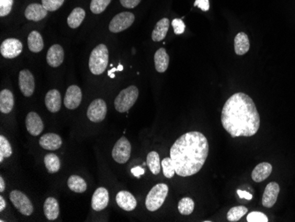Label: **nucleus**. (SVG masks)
Returning <instances> with one entry per match:
<instances>
[{"label":"nucleus","mask_w":295,"mask_h":222,"mask_svg":"<svg viewBox=\"0 0 295 222\" xmlns=\"http://www.w3.org/2000/svg\"><path fill=\"white\" fill-rule=\"evenodd\" d=\"M61 95L58 90L48 91L45 96V105L50 113H58L61 108Z\"/></svg>","instance_id":"nucleus-20"},{"label":"nucleus","mask_w":295,"mask_h":222,"mask_svg":"<svg viewBox=\"0 0 295 222\" xmlns=\"http://www.w3.org/2000/svg\"><path fill=\"white\" fill-rule=\"evenodd\" d=\"M162 168H163V175L166 178H173L175 173V169L173 168V162L171 158H164L161 162Z\"/></svg>","instance_id":"nucleus-36"},{"label":"nucleus","mask_w":295,"mask_h":222,"mask_svg":"<svg viewBox=\"0 0 295 222\" xmlns=\"http://www.w3.org/2000/svg\"><path fill=\"white\" fill-rule=\"evenodd\" d=\"M147 164L150 168V171L153 174H159L161 171V162L160 158L157 151H150L147 156Z\"/></svg>","instance_id":"nucleus-30"},{"label":"nucleus","mask_w":295,"mask_h":222,"mask_svg":"<svg viewBox=\"0 0 295 222\" xmlns=\"http://www.w3.org/2000/svg\"><path fill=\"white\" fill-rule=\"evenodd\" d=\"M279 191H280V188L277 182H274V181L270 182L264 190L263 200H262L263 205L267 208L272 207L277 202Z\"/></svg>","instance_id":"nucleus-15"},{"label":"nucleus","mask_w":295,"mask_h":222,"mask_svg":"<svg viewBox=\"0 0 295 222\" xmlns=\"http://www.w3.org/2000/svg\"><path fill=\"white\" fill-rule=\"evenodd\" d=\"M116 202L120 208L131 212L136 208L137 201L136 197L128 191H119L116 196Z\"/></svg>","instance_id":"nucleus-16"},{"label":"nucleus","mask_w":295,"mask_h":222,"mask_svg":"<svg viewBox=\"0 0 295 222\" xmlns=\"http://www.w3.org/2000/svg\"><path fill=\"white\" fill-rule=\"evenodd\" d=\"M65 0H42V5L50 12L59 9L64 4Z\"/></svg>","instance_id":"nucleus-37"},{"label":"nucleus","mask_w":295,"mask_h":222,"mask_svg":"<svg viewBox=\"0 0 295 222\" xmlns=\"http://www.w3.org/2000/svg\"><path fill=\"white\" fill-rule=\"evenodd\" d=\"M237 193H238V195H239V197H240L241 198H245V199L247 200H251L252 199V197H253V196L251 195L250 193H249V192H247V191L238 190V191H237Z\"/></svg>","instance_id":"nucleus-43"},{"label":"nucleus","mask_w":295,"mask_h":222,"mask_svg":"<svg viewBox=\"0 0 295 222\" xmlns=\"http://www.w3.org/2000/svg\"><path fill=\"white\" fill-rule=\"evenodd\" d=\"M170 58L164 48H160L155 53V68L159 73H164L169 67Z\"/></svg>","instance_id":"nucleus-23"},{"label":"nucleus","mask_w":295,"mask_h":222,"mask_svg":"<svg viewBox=\"0 0 295 222\" xmlns=\"http://www.w3.org/2000/svg\"><path fill=\"white\" fill-rule=\"evenodd\" d=\"M250 42L249 36L244 32L237 34L234 38V50L237 55H244L250 50Z\"/></svg>","instance_id":"nucleus-25"},{"label":"nucleus","mask_w":295,"mask_h":222,"mask_svg":"<svg viewBox=\"0 0 295 222\" xmlns=\"http://www.w3.org/2000/svg\"><path fill=\"white\" fill-rule=\"evenodd\" d=\"M119 1L124 7L132 9L136 7L137 5L140 4L141 0H119Z\"/></svg>","instance_id":"nucleus-41"},{"label":"nucleus","mask_w":295,"mask_h":222,"mask_svg":"<svg viewBox=\"0 0 295 222\" xmlns=\"http://www.w3.org/2000/svg\"><path fill=\"white\" fill-rule=\"evenodd\" d=\"M19 86L22 93L25 97H30L33 95L35 91V79L29 70L24 69L20 72Z\"/></svg>","instance_id":"nucleus-11"},{"label":"nucleus","mask_w":295,"mask_h":222,"mask_svg":"<svg viewBox=\"0 0 295 222\" xmlns=\"http://www.w3.org/2000/svg\"><path fill=\"white\" fill-rule=\"evenodd\" d=\"M14 0H0V16L4 17L11 13Z\"/></svg>","instance_id":"nucleus-38"},{"label":"nucleus","mask_w":295,"mask_h":222,"mask_svg":"<svg viewBox=\"0 0 295 222\" xmlns=\"http://www.w3.org/2000/svg\"><path fill=\"white\" fill-rule=\"evenodd\" d=\"M110 77L114 78L115 77V74H112L111 75H110Z\"/></svg>","instance_id":"nucleus-48"},{"label":"nucleus","mask_w":295,"mask_h":222,"mask_svg":"<svg viewBox=\"0 0 295 222\" xmlns=\"http://www.w3.org/2000/svg\"><path fill=\"white\" fill-rule=\"evenodd\" d=\"M111 2L112 0H91V12L95 14H102Z\"/></svg>","instance_id":"nucleus-35"},{"label":"nucleus","mask_w":295,"mask_h":222,"mask_svg":"<svg viewBox=\"0 0 295 222\" xmlns=\"http://www.w3.org/2000/svg\"><path fill=\"white\" fill-rule=\"evenodd\" d=\"M45 165L47 171L50 173L59 172L60 169V160L57 155L49 153L45 157Z\"/></svg>","instance_id":"nucleus-31"},{"label":"nucleus","mask_w":295,"mask_h":222,"mask_svg":"<svg viewBox=\"0 0 295 222\" xmlns=\"http://www.w3.org/2000/svg\"><path fill=\"white\" fill-rule=\"evenodd\" d=\"M13 154V149L8 140L4 136H0V162L2 163L5 158H9Z\"/></svg>","instance_id":"nucleus-34"},{"label":"nucleus","mask_w":295,"mask_h":222,"mask_svg":"<svg viewBox=\"0 0 295 222\" xmlns=\"http://www.w3.org/2000/svg\"><path fill=\"white\" fill-rule=\"evenodd\" d=\"M109 61V50L107 46L101 44L96 46L91 52L89 61L91 72L95 75H99L105 72Z\"/></svg>","instance_id":"nucleus-3"},{"label":"nucleus","mask_w":295,"mask_h":222,"mask_svg":"<svg viewBox=\"0 0 295 222\" xmlns=\"http://www.w3.org/2000/svg\"><path fill=\"white\" fill-rule=\"evenodd\" d=\"M221 123L232 137L253 136L260 127V114L250 96L239 92L224 104Z\"/></svg>","instance_id":"nucleus-1"},{"label":"nucleus","mask_w":295,"mask_h":222,"mask_svg":"<svg viewBox=\"0 0 295 222\" xmlns=\"http://www.w3.org/2000/svg\"><path fill=\"white\" fill-rule=\"evenodd\" d=\"M131 144L125 136L117 141L112 152L114 160L118 164L127 163L131 156Z\"/></svg>","instance_id":"nucleus-6"},{"label":"nucleus","mask_w":295,"mask_h":222,"mask_svg":"<svg viewBox=\"0 0 295 222\" xmlns=\"http://www.w3.org/2000/svg\"><path fill=\"white\" fill-rule=\"evenodd\" d=\"M10 200L15 206V208L23 215L29 216L34 212V207L31 201L28 199L27 196L23 194L22 191H12L10 193Z\"/></svg>","instance_id":"nucleus-7"},{"label":"nucleus","mask_w":295,"mask_h":222,"mask_svg":"<svg viewBox=\"0 0 295 222\" xmlns=\"http://www.w3.org/2000/svg\"><path fill=\"white\" fill-rule=\"evenodd\" d=\"M118 71H122V70H123L122 65H119V66H118Z\"/></svg>","instance_id":"nucleus-47"},{"label":"nucleus","mask_w":295,"mask_h":222,"mask_svg":"<svg viewBox=\"0 0 295 222\" xmlns=\"http://www.w3.org/2000/svg\"><path fill=\"white\" fill-rule=\"evenodd\" d=\"M64 57L65 54L62 46L59 45L50 46L47 52V63L50 65L51 68H58L63 63Z\"/></svg>","instance_id":"nucleus-18"},{"label":"nucleus","mask_w":295,"mask_h":222,"mask_svg":"<svg viewBox=\"0 0 295 222\" xmlns=\"http://www.w3.org/2000/svg\"><path fill=\"white\" fill-rule=\"evenodd\" d=\"M194 5L199 7L204 12H207L209 9V0H195Z\"/></svg>","instance_id":"nucleus-42"},{"label":"nucleus","mask_w":295,"mask_h":222,"mask_svg":"<svg viewBox=\"0 0 295 222\" xmlns=\"http://www.w3.org/2000/svg\"><path fill=\"white\" fill-rule=\"evenodd\" d=\"M6 207V202H5V198L1 196L0 197V212H3Z\"/></svg>","instance_id":"nucleus-45"},{"label":"nucleus","mask_w":295,"mask_h":222,"mask_svg":"<svg viewBox=\"0 0 295 222\" xmlns=\"http://www.w3.org/2000/svg\"><path fill=\"white\" fill-rule=\"evenodd\" d=\"M5 190V181H4V179H3V177H0V192H4Z\"/></svg>","instance_id":"nucleus-46"},{"label":"nucleus","mask_w":295,"mask_h":222,"mask_svg":"<svg viewBox=\"0 0 295 222\" xmlns=\"http://www.w3.org/2000/svg\"><path fill=\"white\" fill-rule=\"evenodd\" d=\"M247 222H268V218L263 213L252 212L247 217Z\"/></svg>","instance_id":"nucleus-39"},{"label":"nucleus","mask_w":295,"mask_h":222,"mask_svg":"<svg viewBox=\"0 0 295 222\" xmlns=\"http://www.w3.org/2000/svg\"><path fill=\"white\" fill-rule=\"evenodd\" d=\"M139 97V91L136 86L127 87L118 93L114 101V106L118 113H127L136 104Z\"/></svg>","instance_id":"nucleus-4"},{"label":"nucleus","mask_w":295,"mask_h":222,"mask_svg":"<svg viewBox=\"0 0 295 222\" xmlns=\"http://www.w3.org/2000/svg\"><path fill=\"white\" fill-rule=\"evenodd\" d=\"M68 185L71 191L76 193H83L87 191L86 181L79 175H72L69 177Z\"/></svg>","instance_id":"nucleus-29"},{"label":"nucleus","mask_w":295,"mask_h":222,"mask_svg":"<svg viewBox=\"0 0 295 222\" xmlns=\"http://www.w3.org/2000/svg\"><path fill=\"white\" fill-rule=\"evenodd\" d=\"M39 144L41 145L42 148H44L45 150H59L62 146V139L57 134L47 133L45 135L41 136Z\"/></svg>","instance_id":"nucleus-19"},{"label":"nucleus","mask_w":295,"mask_h":222,"mask_svg":"<svg viewBox=\"0 0 295 222\" xmlns=\"http://www.w3.org/2000/svg\"><path fill=\"white\" fill-rule=\"evenodd\" d=\"M22 42L16 38H7L0 46V52L5 59H14L23 51Z\"/></svg>","instance_id":"nucleus-10"},{"label":"nucleus","mask_w":295,"mask_h":222,"mask_svg":"<svg viewBox=\"0 0 295 222\" xmlns=\"http://www.w3.org/2000/svg\"><path fill=\"white\" fill-rule=\"evenodd\" d=\"M169 188L164 183L155 185L146 197V207L150 212H155L163 205L168 195Z\"/></svg>","instance_id":"nucleus-5"},{"label":"nucleus","mask_w":295,"mask_h":222,"mask_svg":"<svg viewBox=\"0 0 295 222\" xmlns=\"http://www.w3.org/2000/svg\"><path fill=\"white\" fill-rule=\"evenodd\" d=\"M135 22V15L129 12H123L114 16L110 23V31L113 33H119L131 27Z\"/></svg>","instance_id":"nucleus-8"},{"label":"nucleus","mask_w":295,"mask_h":222,"mask_svg":"<svg viewBox=\"0 0 295 222\" xmlns=\"http://www.w3.org/2000/svg\"><path fill=\"white\" fill-rule=\"evenodd\" d=\"M248 213V208L246 206H235L229 210L227 213V221L230 222H236Z\"/></svg>","instance_id":"nucleus-32"},{"label":"nucleus","mask_w":295,"mask_h":222,"mask_svg":"<svg viewBox=\"0 0 295 222\" xmlns=\"http://www.w3.org/2000/svg\"><path fill=\"white\" fill-rule=\"evenodd\" d=\"M169 25H170L169 19H161L159 23H157L156 27L152 31V35H151L152 40L154 42L163 41L168 32Z\"/></svg>","instance_id":"nucleus-24"},{"label":"nucleus","mask_w":295,"mask_h":222,"mask_svg":"<svg viewBox=\"0 0 295 222\" xmlns=\"http://www.w3.org/2000/svg\"><path fill=\"white\" fill-rule=\"evenodd\" d=\"M44 212L49 221H55L59 215V204L54 197H48L44 204Z\"/></svg>","instance_id":"nucleus-26"},{"label":"nucleus","mask_w":295,"mask_h":222,"mask_svg":"<svg viewBox=\"0 0 295 222\" xmlns=\"http://www.w3.org/2000/svg\"><path fill=\"white\" fill-rule=\"evenodd\" d=\"M178 209L182 215H189L193 213L195 209V203L190 197H184L180 200L178 204Z\"/></svg>","instance_id":"nucleus-33"},{"label":"nucleus","mask_w":295,"mask_h":222,"mask_svg":"<svg viewBox=\"0 0 295 222\" xmlns=\"http://www.w3.org/2000/svg\"><path fill=\"white\" fill-rule=\"evenodd\" d=\"M132 173L136 177H140L144 173V169L141 168V167H136V168H132Z\"/></svg>","instance_id":"nucleus-44"},{"label":"nucleus","mask_w":295,"mask_h":222,"mask_svg":"<svg viewBox=\"0 0 295 222\" xmlns=\"http://www.w3.org/2000/svg\"><path fill=\"white\" fill-rule=\"evenodd\" d=\"M26 127L31 136H37L41 135L44 130V123L39 114L35 112H30L26 117Z\"/></svg>","instance_id":"nucleus-14"},{"label":"nucleus","mask_w":295,"mask_h":222,"mask_svg":"<svg viewBox=\"0 0 295 222\" xmlns=\"http://www.w3.org/2000/svg\"><path fill=\"white\" fill-rule=\"evenodd\" d=\"M108 204H109L108 191L104 187L96 189L91 200V206L93 210H95L96 212H100L106 208Z\"/></svg>","instance_id":"nucleus-13"},{"label":"nucleus","mask_w":295,"mask_h":222,"mask_svg":"<svg viewBox=\"0 0 295 222\" xmlns=\"http://www.w3.org/2000/svg\"><path fill=\"white\" fill-rule=\"evenodd\" d=\"M172 25L174 29V33L176 35H182L185 32L186 25H185V23H183L182 19H174L172 23Z\"/></svg>","instance_id":"nucleus-40"},{"label":"nucleus","mask_w":295,"mask_h":222,"mask_svg":"<svg viewBox=\"0 0 295 222\" xmlns=\"http://www.w3.org/2000/svg\"><path fill=\"white\" fill-rule=\"evenodd\" d=\"M47 14L48 10L42 4H30L25 10V17L33 22H40L45 18Z\"/></svg>","instance_id":"nucleus-17"},{"label":"nucleus","mask_w":295,"mask_h":222,"mask_svg":"<svg viewBox=\"0 0 295 222\" xmlns=\"http://www.w3.org/2000/svg\"><path fill=\"white\" fill-rule=\"evenodd\" d=\"M209 150L208 140L201 132H187L182 135L175 141L170 150V158L175 173L182 177L197 173L204 167Z\"/></svg>","instance_id":"nucleus-2"},{"label":"nucleus","mask_w":295,"mask_h":222,"mask_svg":"<svg viewBox=\"0 0 295 222\" xmlns=\"http://www.w3.org/2000/svg\"><path fill=\"white\" fill-rule=\"evenodd\" d=\"M82 90L76 85H72L67 90L64 98V104L69 110H74L79 107L82 103Z\"/></svg>","instance_id":"nucleus-12"},{"label":"nucleus","mask_w":295,"mask_h":222,"mask_svg":"<svg viewBox=\"0 0 295 222\" xmlns=\"http://www.w3.org/2000/svg\"><path fill=\"white\" fill-rule=\"evenodd\" d=\"M107 114V105L105 100L97 99L91 102L88 111L87 116L91 122L101 123L105 120Z\"/></svg>","instance_id":"nucleus-9"},{"label":"nucleus","mask_w":295,"mask_h":222,"mask_svg":"<svg viewBox=\"0 0 295 222\" xmlns=\"http://www.w3.org/2000/svg\"><path fill=\"white\" fill-rule=\"evenodd\" d=\"M27 46L32 52H40L45 47L43 36L37 30L30 32L27 37Z\"/></svg>","instance_id":"nucleus-27"},{"label":"nucleus","mask_w":295,"mask_h":222,"mask_svg":"<svg viewBox=\"0 0 295 222\" xmlns=\"http://www.w3.org/2000/svg\"><path fill=\"white\" fill-rule=\"evenodd\" d=\"M272 172V166L268 162L260 163L252 172V179L255 182H262L266 180Z\"/></svg>","instance_id":"nucleus-21"},{"label":"nucleus","mask_w":295,"mask_h":222,"mask_svg":"<svg viewBox=\"0 0 295 222\" xmlns=\"http://www.w3.org/2000/svg\"><path fill=\"white\" fill-rule=\"evenodd\" d=\"M86 13L81 7H76L69 14L68 18V24L71 28H77L82 24L83 20L85 18Z\"/></svg>","instance_id":"nucleus-28"},{"label":"nucleus","mask_w":295,"mask_h":222,"mask_svg":"<svg viewBox=\"0 0 295 222\" xmlns=\"http://www.w3.org/2000/svg\"><path fill=\"white\" fill-rule=\"evenodd\" d=\"M14 94L9 90H3L0 92V112L3 114H9L14 108Z\"/></svg>","instance_id":"nucleus-22"}]
</instances>
